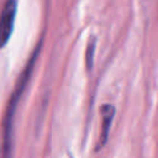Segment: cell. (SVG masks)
Wrapping results in <instances>:
<instances>
[{
  "label": "cell",
  "mask_w": 158,
  "mask_h": 158,
  "mask_svg": "<svg viewBox=\"0 0 158 158\" xmlns=\"http://www.w3.org/2000/svg\"><path fill=\"white\" fill-rule=\"evenodd\" d=\"M94 47H95V42H94V41H91V42H90V44L88 46V52H86V65H88V68H91Z\"/></svg>",
  "instance_id": "cell-3"
},
{
  "label": "cell",
  "mask_w": 158,
  "mask_h": 158,
  "mask_svg": "<svg viewBox=\"0 0 158 158\" xmlns=\"http://www.w3.org/2000/svg\"><path fill=\"white\" fill-rule=\"evenodd\" d=\"M101 117H102V125H101V135H100V147L105 144L107 133L110 130V125L115 114V109L111 105H104L101 106Z\"/></svg>",
  "instance_id": "cell-2"
},
{
  "label": "cell",
  "mask_w": 158,
  "mask_h": 158,
  "mask_svg": "<svg viewBox=\"0 0 158 158\" xmlns=\"http://www.w3.org/2000/svg\"><path fill=\"white\" fill-rule=\"evenodd\" d=\"M16 0H7L0 15V48L7 43L12 33L16 16Z\"/></svg>",
  "instance_id": "cell-1"
}]
</instances>
